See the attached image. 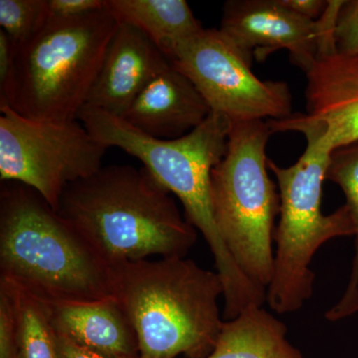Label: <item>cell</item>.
Masks as SVG:
<instances>
[{
    "label": "cell",
    "mask_w": 358,
    "mask_h": 358,
    "mask_svg": "<svg viewBox=\"0 0 358 358\" xmlns=\"http://www.w3.org/2000/svg\"><path fill=\"white\" fill-rule=\"evenodd\" d=\"M117 25L107 7L49 18L31 38L13 45V75L0 108L33 121H77Z\"/></svg>",
    "instance_id": "obj_5"
},
{
    "label": "cell",
    "mask_w": 358,
    "mask_h": 358,
    "mask_svg": "<svg viewBox=\"0 0 358 358\" xmlns=\"http://www.w3.org/2000/svg\"><path fill=\"white\" fill-rule=\"evenodd\" d=\"M210 114L194 84L171 65L147 85L122 119L152 138L174 140L197 128Z\"/></svg>",
    "instance_id": "obj_13"
},
{
    "label": "cell",
    "mask_w": 358,
    "mask_h": 358,
    "mask_svg": "<svg viewBox=\"0 0 358 358\" xmlns=\"http://www.w3.org/2000/svg\"><path fill=\"white\" fill-rule=\"evenodd\" d=\"M334 38L338 51L358 55V0L343 1L336 16Z\"/></svg>",
    "instance_id": "obj_20"
},
{
    "label": "cell",
    "mask_w": 358,
    "mask_h": 358,
    "mask_svg": "<svg viewBox=\"0 0 358 358\" xmlns=\"http://www.w3.org/2000/svg\"><path fill=\"white\" fill-rule=\"evenodd\" d=\"M45 305L56 334L96 352L140 357L133 324L115 296L86 303Z\"/></svg>",
    "instance_id": "obj_14"
},
{
    "label": "cell",
    "mask_w": 358,
    "mask_h": 358,
    "mask_svg": "<svg viewBox=\"0 0 358 358\" xmlns=\"http://www.w3.org/2000/svg\"><path fill=\"white\" fill-rule=\"evenodd\" d=\"M0 178L39 193L54 210L65 188L102 169L108 147L81 122H38L0 108Z\"/></svg>",
    "instance_id": "obj_8"
},
{
    "label": "cell",
    "mask_w": 358,
    "mask_h": 358,
    "mask_svg": "<svg viewBox=\"0 0 358 358\" xmlns=\"http://www.w3.org/2000/svg\"><path fill=\"white\" fill-rule=\"evenodd\" d=\"M194 84L211 112L233 122L281 120L293 114L287 83L262 81L252 64L219 29H206L182 42L171 60Z\"/></svg>",
    "instance_id": "obj_9"
},
{
    "label": "cell",
    "mask_w": 358,
    "mask_h": 358,
    "mask_svg": "<svg viewBox=\"0 0 358 358\" xmlns=\"http://www.w3.org/2000/svg\"><path fill=\"white\" fill-rule=\"evenodd\" d=\"M303 134L307 148L296 164L282 167L267 162L281 199L274 233V274L266 289V303L278 315L298 312L312 298L315 275L310 264L320 247L336 238L357 234L348 205L327 215L322 213V185L331 152L315 134Z\"/></svg>",
    "instance_id": "obj_7"
},
{
    "label": "cell",
    "mask_w": 358,
    "mask_h": 358,
    "mask_svg": "<svg viewBox=\"0 0 358 358\" xmlns=\"http://www.w3.org/2000/svg\"><path fill=\"white\" fill-rule=\"evenodd\" d=\"M0 358H20L13 300L0 286Z\"/></svg>",
    "instance_id": "obj_21"
},
{
    "label": "cell",
    "mask_w": 358,
    "mask_h": 358,
    "mask_svg": "<svg viewBox=\"0 0 358 358\" xmlns=\"http://www.w3.org/2000/svg\"><path fill=\"white\" fill-rule=\"evenodd\" d=\"M56 212L115 266L185 258L197 241L173 194L143 166L113 164L71 183Z\"/></svg>",
    "instance_id": "obj_3"
},
{
    "label": "cell",
    "mask_w": 358,
    "mask_h": 358,
    "mask_svg": "<svg viewBox=\"0 0 358 358\" xmlns=\"http://www.w3.org/2000/svg\"><path fill=\"white\" fill-rule=\"evenodd\" d=\"M13 300L20 358H59L55 333L42 301L0 281Z\"/></svg>",
    "instance_id": "obj_18"
},
{
    "label": "cell",
    "mask_w": 358,
    "mask_h": 358,
    "mask_svg": "<svg viewBox=\"0 0 358 358\" xmlns=\"http://www.w3.org/2000/svg\"><path fill=\"white\" fill-rule=\"evenodd\" d=\"M294 13L312 20H319L326 13L329 1L324 0H280Z\"/></svg>",
    "instance_id": "obj_25"
},
{
    "label": "cell",
    "mask_w": 358,
    "mask_h": 358,
    "mask_svg": "<svg viewBox=\"0 0 358 358\" xmlns=\"http://www.w3.org/2000/svg\"><path fill=\"white\" fill-rule=\"evenodd\" d=\"M115 275V298L133 324L141 358L210 355L224 324L217 273L171 257L121 263Z\"/></svg>",
    "instance_id": "obj_4"
},
{
    "label": "cell",
    "mask_w": 358,
    "mask_h": 358,
    "mask_svg": "<svg viewBox=\"0 0 358 358\" xmlns=\"http://www.w3.org/2000/svg\"><path fill=\"white\" fill-rule=\"evenodd\" d=\"M55 333V331H54ZM56 345H57L59 358H141V357H122L117 355H109L90 350L55 333Z\"/></svg>",
    "instance_id": "obj_24"
},
{
    "label": "cell",
    "mask_w": 358,
    "mask_h": 358,
    "mask_svg": "<svg viewBox=\"0 0 358 358\" xmlns=\"http://www.w3.org/2000/svg\"><path fill=\"white\" fill-rule=\"evenodd\" d=\"M171 65L143 32L119 22L87 105L122 117L147 85Z\"/></svg>",
    "instance_id": "obj_12"
},
{
    "label": "cell",
    "mask_w": 358,
    "mask_h": 358,
    "mask_svg": "<svg viewBox=\"0 0 358 358\" xmlns=\"http://www.w3.org/2000/svg\"><path fill=\"white\" fill-rule=\"evenodd\" d=\"M103 8L106 0H48L49 18H74Z\"/></svg>",
    "instance_id": "obj_22"
},
{
    "label": "cell",
    "mask_w": 358,
    "mask_h": 358,
    "mask_svg": "<svg viewBox=\"0 0 358 358\" xmlns=\"http://www.w3.org/2000/svg\"><path fill=\"white\" fill-rule=\"evenodd\" d=\"M115 266L22 183L0 189V281L44 303L115 296Z\"/></svg>",
    "instance_id": "obj_2"
},
{
    "label": "cell",
    "mask_w": 358,
    "mask_h": 358,
    "mask_svg": "<svg viewBox=\"0 0 358 358\" xmlns=\"http://www.w3.org/2000/svg\"><path fill=\"white\" fill-rule=\"evenodd\" d=\"M287 336L282 320L252 306L224 322L213 350L205 358H305Z\"/></svg>",
    "instance_id": "obj_15"
},
{
    "label": "cell",
    "mask_w": 358,
    "mask_h": 358,
    "mask_svg": "<svg viewBox=\"0 0 358 358\" xmlns=\"http://www.w3.org/2000/svg\"><path fill=\"white\" fill-rule=\"evenodd\" d=\"M14 62V46L3 30L0 29V103L6 99L10 83Z\"/></svg>",
    "instance_id": "obj_23"
},
{
    "label": "cell",
    "mask_w": 358,
    "mask_h": 358,
    "mask_svg": "<svg viewBox=\"0 0 358 358\" xmlns=\"http://www.w3.org/2000/svg\"><path fill=\"white\" fill-rule=\"evenodd\" d=\"M48 20V0H0L1 30L14 46L31 38Z\"/></svg>",
    "instance_id": "obj_19"
},
{
    "label": "cell",
    "mask_w": 358,
    "mask_h": 358,
    "mask_svg": "<svg viewBox=\"0 0 358 358\" xmlns=\"http://www.w3.org/2000/svg\"><path fill=\"white\" fill-rule=\"evenodd\" d=\"M106 7L152 40L169 62L179 45L203 29L185 0H106Z\"/></svg>",
    "instance_id": "obj_16"
},
{
    "label": "cell",
    "mask_w": 358,
    "mask_h": 358,
    "mask_svg": "<svg viewBox=\"0 0 358 358\" xmlns=\"http://www.w3.org/2000/svg\"><path fill=\"white\" fill-rule=\"evenodd\" d=\"M267 121L233 122L227 150L211 173V205L218 234L238 268L267 289L274 274L275 219L281 199L268 178Z\"/></svg>",
    "instance_id": "obj_6"
},
{
    "label": "cell",
    "mask_w": 358,
    "mask_h": 358,
    "mask_svg": "<svg viewBox=\"0 0 358 358\" xmlns=\"http://www.w3.org/2000/svg\"><path fill=\"white\" fill-rule=\"evenodd\" d=\"M89 133L108 148H119L143 162L160 185L176 195L185 218L199 230L215 260L224 288V315L235 317L251 306L262 305L265 289L241 272L219 236L211 205V173L227 150L233 122L211 112L197 128L174 140L152 138L122 117L86 105L78 115Z\"/></svg>",
    "instance_id": "obj_1"
},
{
    "label": "cell",
    "mask_w": 358,
    "mask_h": 358,
    "mask_svg": "<svg viewBox=\"0 0 358 358\" xmlns=\"http://www.w3.org/2000/svg\"><path fill=\"white\" fill-rule=\"evenodd\" d=\"M326 178L343 189L345 204L350 207L357 228L355 257L348 286L338 303L324 313V319L336 322L358 313V143L338 148L331 152Z\"/></svg>",
    "instance_id": "obj_17"
},
{
    "label": "cell",
    "mask_w": 358,
    "mask_h": 358,
    "mask_svg": "<svg viewBox=\"0 0 358 358\" xmlns=\"http://www.w3.org/2000/svg\"><path fill=\"white\" fill-rule=\"evenodd\" d=\"M341 4L338 0L329 1L326 13L312 20L289 10L280 0H228L219 30L251 64L287 49L292 62L307 72Z\"/></svg>",
    "instance_id": "obj_11"
},
{
    "label": "cell",
    "mask_w": 358,
    "mask_h": 358,
    "mask_svg": "<svg viewBox=\"0 0 358 358\" xmlns=\"http://www.w3.org/2000/svg\"><path fill=\"white\" fill-rule=\"evenodd\" d=\"M307 113L271 120L273 133H310L329 152L358 143V55L336 48L324 37L307 72Z\"/></svg>",
    "instance_id": "obj_10"
}]
</instances>
